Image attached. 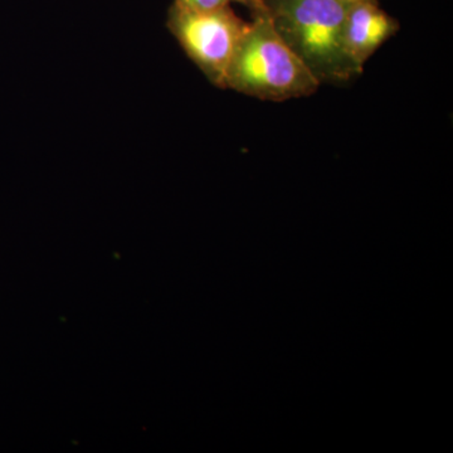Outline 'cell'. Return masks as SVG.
Returning <instances> with one entry per match:
<instances>
[{
	"instance_id": "7a4b0ae2",
	"label": "cell",
	"mask_w": 453,
	"mask_h": 453,
	"mask_svg": "<svg viewBox=\"0 0 453 453\" xmlns=\"http://www.w3.org/2000/svg\"><path fill=\"white\" fill-rule=\"evenodd\" d=\"M252 14L229 65L226 88L273 103L315 94L321 83L282 40L266 11Z\"/></svg>"
},
{
	"instance_id": "5b68a950",
	"label": "cell",
	"mask_w": 453,
	"mask_h": 453,
	"mask_svg": "<svg viewBox=\"0 0 453 453\" xmlns=\"http://www.w3.org/2000/svg\"><path fill=\"white\" fill-rule=\"evenodd\" d=\"M184 7L199 9V11H211V9H219L228 7L231 3H238L246 7L244 0H174Z\"/></svg>"
},
{
	"instance_id": "3957f363",
	"label": "cell",
	"mask_w": 453,
	"mask_h": 453,
	"mask_svg": "<svg viewBox=\"0 0 453 453\" xmlns=\"http://www.w3.org/2000/svg\"><path fill=\"white\" fill-rule=\"evenodd\" d=\"M166 27L210 82L226 88L229 65L249 22L237 16L231 5L199 11L173 2Z\"/></svg>"
},
{
	"instance_id": "277c9868",
	"label": "cell",
	"mask_w": 453,
	"mask_h": 453,
	"mask_svg": "<svg viewBox=\"0 0 453 453\" xmlns=\"http://www.w3.org/2000/svg\"><path fill=\"white\" fill-rule=\"evenodd\" d=\"M399 31V22L378 0H351L345 16L344 37L349 55L365 68L378 50Z\"/></svg>"
},
{
	"instance_id": "52a82bcc",
	"label": "cell",
	"mask_w": 453,
	"mask_h": 453,
	"mask_svg": "<svg viewBox=\"0 0 453 453\" xmlns=\"http://www.w3.org/2000/svg\"><path fill=\"white\" fill-rule=\"evenodd\" d=\"M344 2H351V0H344Z\"/></svg>"
},
{
	"instance_id": "8992f818",
	"label": "cell",
	"mask_w": 453,
	"mask_h": 453,
	"mask_svg": "<svg viewBox=\"0 0 453 453\" xmlns=\"http://www.w3.org/2000/svg\"><path fill=\"white\" fill-rule=\"evenodd\" d=\"M246 7L255 13V12L265 11L264 2L262 0H244Z\"/></svg>"
},
{
	"instance_id": "6da1fadb",
	"label": "cell",
	"mask_w": 453,
	"mask_h": 453,
	"mask_svg": "<svg viewBox=\"0 0 453 453\" xmlns=\"http://www.w3.org/2000/svg\"><path fill=\"white\" fill-rule=\"evenodd\" d=\"M282 40L320 83L350 81L365 68L345 43L348 3L344 0H262Z\"/></svg>"
}]
</instances>
